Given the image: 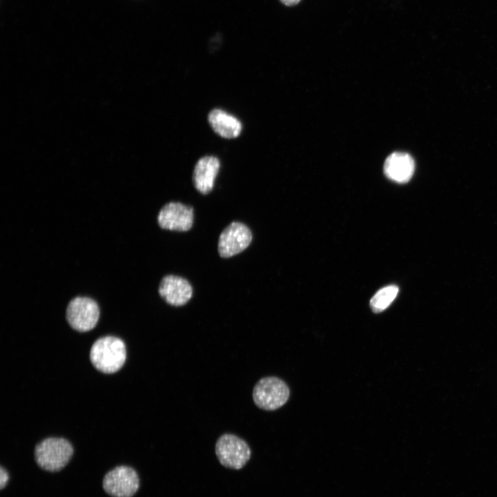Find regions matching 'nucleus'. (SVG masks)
<instances>
[{"instance_id":"f257e3e1","label":"nucleus","mask_w":497,"mask_h":497,"mask_svg":"<svg viewBox=\"0 0 497 497\" xmlns=\"http://www.w3.org/2000/svg\"><path fill=\"white\" fill-rule=\"evenodd\" d=\"M126 347L121 339L106 335L94 342L89 357L97 370L110 374L121 369L126 362Z\"/></svg>"},{"instance_id":"f03ea898","label":"nucleus","mask_w":497,"mask_h":497,"mask_svg":"<svg viewBox=\"0 0 497 497\" xmlns=\"http://www.w3.org/2000/svg\"><path fill=\"white\" fill-rule=\"evenodd\" d=\"M73 452V447L68 440L50 437L36 445L34 457L41 469L49 472H57L67 465Z\"/></svg>"},{"instance_id":"7ed1b4c3","label":"nucleus","mask_w":497,"mask_h":497,"mask_svg":"<svg viewBox=\"0 0 497 497\" xmlns=\"http://www.w3.org/2000/svg\"><path fill=\"white\" fill-rule=\"evenodd\" d=\"M100 313L99 304L95 299L88 296H76L68 303L65 318L72 329L87 332L96 327Z\"/></svg>"},{"instance_id":"20e7f679","label":"nucleus","mask_w":497,"mask_h":497,"mask_svg":"<svg viewBox=\"0 0 497 497\" xmlns=\"http://www.w3.org/2000/svg\"><path fill=\"white\" fill-rule=\"evenodd\" d=\"M290 391L284 381L275 376L259 380L253 389V400L260 409L273 411L283 406L288 400Z\"/></svg>"},{"instance_id":"39448f33","label":"nucleus","mask_w":497,"mask_h":497,"mask_svg":"<svg viewBox=\"0 0 497 497\" xmlns=\"http://www.w3.org/2000/svg\"><path fill=\"white\" fill-rule=\"evenodd\" d=\"M215 454L222 465L240 469L251 458V451L245 440L232 433L220 436L215 444Z\"/></svg>"},{"instance_id":"423d86ee","label":"nucleus","mask_w":497,"mask_h":497,"mask_svg":"<svg viewBox=\"0 0 497 497\" xmlns=\"http://www.w3.org/2000/svg\"><path fill=\"white\" fill-rule=\"evenodd\" d=\"M102 487L112 497H133L139 488V478L133 467L119 465L105 474Z\"/></svg>"},{"instance_id":"0eeeda50","label":"nucleus","mask_w":497,"mask_h":497,"mask_svg":"<svg viewBox=\"0 0 497 497\" xmlns=\"http://www.w3.org/2000/svg\"><path fill=\"white\" fill-rule=\"evenodd\" d=\"M251 230L244 224L231 222L221 233L218 253L224 258L231 257L246 249L252 241Z\"/></svg>"},{"instance_id":"6e6552de","label":"nucleus","mask_w":497,"mask_h":497,"mask_svg":"<svg viewBox=\"0 0 497 497\" xmlns=\"http://www.w3.org/2000/svg\"><path fill=\"white\" fill-rule=\"evenodd\" d=\"M193 208L179 202H169L159 210L157 221L163 229L187 231L193 224Z\"/></svg>"},{"instance_id":"1a4fd4ad","label":"nucleus","mask_w":497,"mask_h":497,"mask_svg":"<svg viewBox=\"0 0 497 497\" xmlns=\"http://www.w3.org/2000/svg\"><path fill=\"white\" fill-rule=\"evenodd\" d=\"M158 293L168 304L180 306L186 304L193 295V289L188 280L173 275L164 276L159 285Z\"/></svg>"},{"instance_id":"9d476101","label":"nucleus","mask_w":497,"mask_h":497,"mask_svg":"<svg viewBox=\"0 0 497 497\" xmlns=\"http://www.w3.org/2000/svg\"><path fill=\"white\" fill-rule=\"evenodd\" d=\"M220 162L215 156H205L196 163L193 174L195 188L202 194L210 193L219 172Z\"/></svg>"},{"instance_id":"9b49d317","label":"nucleus","mask_w":497,"mask_h":497,"mask_svg":"<svg viewBox=\"0 0 497 497\" xmlns=\"http://www.w3.org/2000/svg\"><path fill=\"white\" fill-rule=\"evenodd\" d=\"M415 169L414 160L406 153L395 152L386 159L384 164L385 175L398 183H406L412 177Z\"/></svg>"},{"instance_id":"f8f14e48","label":"nucleus","mask_w":497,"mask_h":497,"mask_svg":"<svg viewBox=\"0 0 497 497\" xmlns=\"http://www.w3.org/2000/svg\"><path fill=\"white\" fill-rule=\"evenodd\" d=\"M208 121L214 132L224 138H235L242 130L239 119L221 109L212 110L208 114Z\"/></svg>"},{"instance_id":"ddd939ff","label":"nucleus","mask_w":497,"mask_h":497,"mask_svg":"<svg viewBox=\"0 0 497 497\" xmlns=\"http://www.w3.org/2000/svg\"><path fill=\"white\" fill-rule=\"evenodd\" d=\"M399 291L398 286L389 285L380 289L370 300V306L374 313H380L392 303Z\"/></svg>"},{"instance_id":"4468645a","label":"nucleus","mask_w":497,"mask_h":497,"mask_svg":"<svg viewBox=\"0 0 497 497\" xmlns=\"http://www.w3.org/2000/svg\"><path fill=\"white\" fill-rule=\"evenodd\" d=\"M9 480V474L2 466L0 468V489H3Z\"/></svg>"},{"instance_id":"2eb2a0df","label":"nucleus","mask_w":497,"mask_h":497,"mask_svg":"<svg viewBox=\"0 0 497 497\" xmlns=\"http://www.w3.org/2000/svg\"><path fill=\"white\" fill-rule=\"evenodd\" d=\"M282 4L286 6L291 7L298 4L301 0H279Z\"/></svg>"}]
</instances>
